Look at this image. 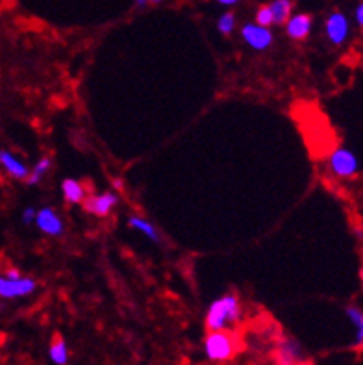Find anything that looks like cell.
Segmentation results:
<instances>
[{"instance_id": "obj_1", "label": "cell", "mask_w": 363, "mask_h": 365, "mask_svg": "<svg viewBox=\"0 0 363 365\" xmlns=\"http://www.w3.org/2000/svg\"><path fill=\"white\" fill-rule=\"evenodd\" d=\"M241 319V303L235 293H226L210 304L206 313V330H226Z\"/></svg>"}, {"instance_id": "obj_2", "label": "cell", "mask_w": 363, "mask_h": 365, "mask_svg": "<svg viewBox=\"0 0 363 365\" xmlns=\"http://www.w3.org/2000/svg\"><path fill=\"white\" fill-rule=\"evenodd\" d=\"M239 350V339L235 332L232 330H213L207 332L204 339V352L210 361L215 364H224L230 361L233 356L238 354Z\"/></svg>"}, {"instance_id": "obj_3", "label": "cell", "mask_w": 363, "mask_h": 365, "mask_svg": "<svg viewBox=\"0 0 363 365\" xmlns=\"http://www.w3.org/2000/svg\"><path fill=\"white\" fill-rule=\"evenodd\" d=\"M330 171L339 178H354L359 171L358 158L354 156V152H350L345 146H339L330 154Z\"/></svg>"}, {"instance_id": "obj_4", "label": "cell", "mask_w": 363, "mask_h": 365, "mask_svg": "<svg viewBox=\"0 0 363 365\" xmlns=\"http://www.w3.org/2000/svg\"><path fill=\"white\" fill-rule=\"evenodd\" d=\"M37 289V282L34 278H6L0 277V297L2 298H21L28 297Z\"/></svg>"}, {"instance_id": "obj_5", "label": "cell", "mask_w": 363, "mask_h": 365, "mask_svg": "<svg viewBox=\"0 0 363 365\" xmlns=\"http://www.w3.org/2000/svg\"><path fill=\"white\" fill-rule=\"evenodd\" d=\"M82 204L88 214L97 215V217H106L119 204V195L115 193V191H104V193L85 197Z\"/></svg>"}, {"instance_id": "obj_6", "label": "cell", "mask_w": 363, "mask_h": 365, "mask_svg": "<svg viewBox=\"0 0 363 365\" xmlns=\"http://www.w3.org/2000/svg\"><path fill=\"white\" fill-rule=\"evenodd\" d=\"M324 30H327L328 41L332 43V45H336V47H339V45H343V43L348 39V36H350V22H348L345 13L334 11V13L328 15Z\"/></svg>"}, {"instance_id": "obj_7", "label": "cell", "mask_w": 363, "mask_h": 365, "mask_svg": "<svg viewBox=\"0 0 363 365\" xmlns=\"http://www.w3.org/2000/svg\"><path fill=\"white\" fill-rule=\"evenodd\" d=\"M241 37H243L245 43H247L249 47L254 48V50H265V48H269L270 45H273V39H275V36H273V32H270L269 28L259 27V25H252V22H249V25H245V27L241 28Z\"/></svg>"}, {"instance_id": "obj_8", "label": "cell", "mask_w": 363, "mask_h": 365, "mask_svg": "<svg viewBox=\"0 0 363 365\" xmlns=\"http://www.w3.org/2000/svg\"><path fill=\"white\" fill-rule=\"evenodd\" d=\"M36 225L37 228L41 230L43 234L50 235V237H60V235H63V232H65L63 221L60 219L56 209L48 208V206L36 212Z\"/></svg>"}, {"instance_id": "obj_9", "label": "cell", "mask_w": 363, "mask_h": 365, "mask_svg": "<svg viewBox=\"0 0 363 365\" xmlns=\"http://www.w3.org/2000/svg\"><path fill=\"white\" fill-rule=\"evenodd\" d=\"M276 360L280 365H301L304 360V352L299 341L291 338H284L276 349Z\"/></svg>"}, {"instance_id": "obj_10", "label": "cell", "mask_w": 363, "mask_h": 365, "mask_svg": "<svg viewBox=\"0 0 363 365\" xmlns=\"http://www.w3.org/2000/svg\"><path fill=\"white\" fill-rule=\"evenodd\" d=\"M285 32L291 39L295 41H302L310 36L311 32V17L308 13H299V15L289 17L285 21Z\"/></svg>"}, {"instance_id": "obj_11", "label": "cell", "mask_w": 363, "mask_h": 365, "mask_svg": "<svg viewBox=\"0 0 363 365\" xmlns=\"http://www.w3.org/2000/svg\"><path fill=\"white\" fill-rule=\"evenodd\" d=\"M0 165L4 167V171L10 177L17 178V180H26L30 174V169L21 160H17L10 151H0Z\"/></svg>"}, {"instance_id": "obj_12", "label": "cell", "mask_w": 363, "mask_h": 365, "mask_svg": "<svg viewBox=\"0 0 363 365\" xmlns=\"http://www.w3.org/2000/svg\"><path fill=\"white\" fill-rule=\"evenodd\" d=\"M48 358L52 364L56 365H67L69 364V347L67 341L63 339V336L56 334L52 338L50 345H48Z\"/></svg>"}, {"instance_id": "obj_13", "label": "cell", "mask_w": 363, "mask_h": 365, "mask_svg": "<svg viewBox=\"0 0 363 365\" xmlns=\"http://www.w3.org/2000/svg\"><path fill=\"white\" fill-rule=\"evenodd\" d=\"M62 191H63V197H65V200H67L69 204H80L83 202V198L88 197V191H85V188H83V184L74 180V178L63 180Z\"/></svg>"}, {"instance_id": "obj_14", "label": "cell", "mask_w": 363, "mask_h": 365, "mask_svg": "<svg viewBox=\"0 0 363 365\" xmlns=\"http://www.w3.org/2000/svg\"><path fill=\"white\" fill-rule=\"evenodd\" d=\"M128 226L130 228L137 230V232H141V234H145L146 237H151L154 243H160L161 241V234L158 232V228L152 225L151 221L143 219V217H139V215H132V217L128 219Z\"/></svg>"}, {"instance_id": "obj_15", "label": "cell", "mask_w": 363, "mask_h": 365, "mask_svg": "<svg viewBox=\"0 0 363 365\" xmlns=\"http://www.w3.org/2000/svg\"><path fill=\"white\" fill-rule=\"evenodd\" d=\"M270 15H273V25H284L291 17L293 2L291 0H273L269 4Z\"/></svg>"}, {"instance_id": "obj_16", "label": "cell", "mask_w": 363, "mask_h": 365, "mask_svg": "<svg viewBox=\"0 0 363 365\" xmlns=\"http://www.w3.org/2000/svg\"><path fill=\"white\" fill-rule=\"evenodd\" d=\"M345 313H347V317L350 319V323H352L354 329H356L354 347L362 349V343H363V312L358 308V306H347Z\"/></svg>"}, {"instance_id": "obj_17", "label": "cell", "mask_w": 363, "mask_h": 365, "mask_svg": "<svg viewBox=\"0 0 363 365\" xmlns=\"http://www.w3.org/2000/svg\"><path fill=\"white\" fill-rule=\"evenodd\" d=\"M50 165H52L50 158H47V156L41 158V160L36 163V167L32 169V174H28V178H26L28 184H30V186H37V184L41 182V178L48 172Z\"/></svg>"}, {"instance_id": "obj_18", "label": "cell", "mask_w": 363, "mask_h": 365, "mask_svg": "<svg viewBox=\"0 0 363 365\" xmlns=\"http://www.w3.org/2000/svg\"><path fill=\"white\" fill-rule=\"evenodd\" d=\"M217 28L221 34L230 36V34L233 32V28H235V15H233V13H224V15L219 17Z\"/></svg>"}, {"instance_id": "obj_19", "label": "cell", "mask_w": 363, "mask_h": 365, "mask_svg": "<svg viewBox=\"0 0 363 365\" xmlns=\"http://www.w3.org/2000/svg\"><path fill=\"white\" fill-rule=\"evenodd\" d=\"M256 25H259V27H267V28L273 25V15H270L269 6H261V8L256 11Z\"/></svg>"}, {"instance_id": "obj_20", "label": "cell", "mask_w": 363, "mask_h": 365, "mask_svg": "<svg viewBox=\"0 0 363 365\" xmlns=\"http://www.w3.org/2000/svg\"><path fill=\"white\" fill-rule=\"evenodd\" d=\"M36 208H26L25 212H22V223L25 225H32L34 221H36Z\"/></svg>"}, {"instance_id": "obj_21", "label": "cell", "mask_w": 363, "mask_h": 365, "mask_svg": "<svg viewBox=\"0 0 363 365\" xmlns=\"http://www.w3.org/2000/svg\"><path fill=\"white\" fill-rule=\"evenodd\" d=\"M4 277L6 278H21V271H19V269H15V267H10V269L6 271Z\"/></svg>"}, {"instance_id": "obj_22", "label": "cell", "mask_w": 363, "mask_h": 365, "mask_svg": "<svg viewBox=\"0 0 363 365\" xmlns=\"http://www.w3.org/2000/svg\"><path fill=\"white\" fill-rule=\"evenodd\" d=\"M354 15H356V21H358V25L362 27L363 25V6L358 4V8H356V11H354Z\"/></svg>"}, {"instance_id": "obj_23", "label": "cell", "mask_w": 363, "mask_h": 365, "mask_svg": "<svg viewBox=\"0 0 363 365\" xmlns=\"http://www.w3.org/2000/svg\"><path fill=\"white\" fill-rule=\"evenodd\" d=\"M219 4H223V6H235L239 2V0H217Z\"/></svg>"}, {"instance_id": "obj_24", "label": "cell", "mask_w": 363, "mask_h": 365, "mask_svg": "<svg viewBox=\"0 0 363 365\" xmlns=\"http://www.w3.org/2000/svg\"><path fill=\"white\" fill-rule=\"evenodd\" d=\"M114 188L115 189H123V182H121V180H114Z\"/></svg>"}, {"instance_id": "obj_25", "label": "cell", "mask_w": 363, "mask_h": 365, "mask_svg": "<svg viewBox=\"0 0 363 365\" xmlns=\"http://www.w3.org/2000/svg\"><path fill=\"white\" fill-rule=\"evenodd\" d=\"M146 2H149V0H135V4L139 6V8H143V6H145Z\"/></svg>"}, {"instance_id": "obj_26", "label": "cell", "mask_w": 363, "mask_h": 365, "mask_svg": "<svg viewBox=\"0 0 363 365\" xmlns=\"http://www.w3.org/2000/svg\"><path fill=\"white\" fill-rule=\"evenodd\" d=\"M152 4H161V2H163V0H151Z\"/></svg>"}]
</instances>
